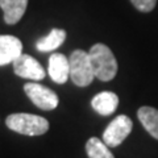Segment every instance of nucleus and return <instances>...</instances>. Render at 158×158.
<instances>
[{
    "instance_id": "nucleus-1",
    "label": "nucleus",
    "mask_w": 158,
    "mask_h": 158,
    "mask_svg": "<svg viewBox=\"0 0 158 158\" xmlns=\"http://www.w3.org/2000/svg\"><path fill=\"white\" fill-rule=\"evenodd\" d=\"M94 74L103 82L112 81L117 73L116 58L111 49L104 44H95L88 52Z\"/></svg>"
},
{
    "instance_id": "nucleus-2",
    "label": "nucleus",
    "mask_w": 158,
    "mask_h": 158,
    "mask_svg": "<svg viewBox=\"0 0 158 158\" xmlns=\"http://www.w3.org/2000/svg\"><path fill=\"white\" fill-rule=\"evenodd\" d=\"M11 131L24 136H41L49 131V121L45 117L32 113H12L6 118Z\"/></svg>"
},
{
    "instance_id": "nucleus-3",
    "label": "nucleus",
    "mask_w": 158,
    "mask_h": 158,
    "mask_svg": "<svg viewBox=\"0 0 158 158\" xmlns=\"http://www.w3.org/2000/svg\"><path fill=\"white\" fill-rule=\"evenodd\" d=\"M69 65H70V78L74 85L78 87H87L91 85L95 74L87 52L81 49L74 50L69 58Z\"/></svg>"
},
{
    "instance_id": "nucleus-4",
    "label": "nucleus",
    "mask_w": 158,
    "mask_h": 158,
    "mask_svg": "<svg viewBox=\"0 0 158 158\" xmlns=\"http://www.w3.org/2000/svg\"><path fill=\"white\" fill-rule=\"evenodd\" d=\"M133 123L128 116L120 115L108 124L103 133V142L108 148H116L121 144L132 132Z\"/></svg>"
},
{
    "instance_id": "nucleus-5",
    "label": "nucleus",
    "mask_w": 158,
    "mask_h": 158,
    "mask_svg": "<svg viewBox=\"0 0 158 158\" xmlns=\"http://www.w3.org/2000/svg\"><path fill=\"white\" fill-rule=\"evenodd\" d=\"M24 91L31 99V102L42 111H52L57 108L59 99L53 90L38 83H27L24 86Z\"/></svg>"
},
{
    "instance_id": "nucleus-6",
    "label": "nucleus",
    "mask_w": 158,
    "mask_h": 158,
    "mask_svg": "<svg viewBox=\"0 0 158 158\" xmlns=\"http://www.w3.org/2000/svg\"><path fill=\"white\" fill-rule=\"evenodd\" d=\"M13 71L17 77L31 81H42L45 78V70L36 58L29 54H20V56L12 62Z\"/></svg>"
},
{
    "instance_id": "nucleus-7",
    "label": "nucleus",
    "mask_w": 158,
    "mask_h": 158,
    "mask_svg": "<svg viewBox=\"0 0 158 158\" xmlns=\"http://www.w3.org/2000/svg\"><path fill=\"white\" fill-rule=\"evenodd\" d=\"M49 77L53 82L63 85L70 77V65L69 58L61 53H53L49 58Z\"/></svg>"
},
{
    "instance_id": "nucleus-8",
    "label": "nucleus",
    "mask_w": 158,
    "mask_h": 158,
    "mask_svg": "<svg viewBox=\"0 0 158 158\" xmlns=\"http://www.w3.org/2000/svg\"><path fill=\"white\" fill-rule=\"evenodd\" d=\"M23 53V44L15 36H0V66L12 63Z\"/></svg>"
},
{
    "instance_id": "nucleus-9",
    "label": "nucleus",
    "mask_w": 158,
    "mask_h": 158,
    "mask_svg": "<svg viewBox=\"0 0 158 158\" xmlns=\"http://www.w3.org/2000/svg\"><path fill=\"white\" fill-rule=\"evenodd\" d=\"M91 106L94 111L102 116H110L117 110L118 98L116 94L111 91H103L95 95L91 100Z\"/></svg>"
},
{
    "instance_id": "nucleus-10",
    "label": "nucleus",
    "mask_w": 158,
    "mask_h": 158,
    "mask_svg": "<svg viewBox=\"0 0 158 158\" xmlns=\"http://www.w3.org/2000/svg\"><path fill=\"white\" fill-rule=\"evenodd\" d=\"M28 0H0V8L4 13V21L8 25L19 23L27 11Z\"/></svg>"
},
{
    "instance_id": "nucleus-11",
    "label": "nucleus",
    "mask_w": 158,
    "mask_h": 158,
    "mask_svg": "<svg viewBox=\"0 0 158 158\" xmlns=\"http://www.w3.org/2000/svg\"><path fill=\"white\" fill-rule=\"evenodd\" d=\"M65 40H66V32L63 31V29L54 28V29H52L48 36L38 40L36 44V48L42 53L53 52L61 46L62 44L65 42Z\"/></svg>"
},
{
    "instance_id": "nucleus-12",
    "label": "nucleus",
    "mask_w": 158,
    "mask_h": 158,
    "mask_svg": "<svg viewBox=\"0 0 158 158\" xmlns=\"http://www.w3.org/2000/svg\"><path fill=\"white\" fill-rule=\"evenodd\" d=\"M142 127L158 140V110L153 107H141L137 112Z\"/></svg>"
},
{
    "instance_id": "nucleus-13",
    "label": "nucleus",
    "mask_w": 158,
    "mask_h": 158,
    "mask_svg": "<svg viewBox=\"0 0 158 158\" xmlns=\"http://www.w3.org/2000/svg\"><path fill=\"white\" fill-rule=\"evenodd\" d=\"M88 158H115L108 146L98 137H91L86 144Z\"/></svg>"
},
{
    "instance_id": "nucleus-14",
    "label": "nucleus",
    "mask_w": 158,
    "mask_h": 158,
    "mask_svg": "<svg viewBox=\"0 0 158 158\" xmlns=\"http://www.w3.org/2000/svg\"><path fill=\"white\" fill-rule=\"evenodd\" d=\"M132 4L141 12H150L154 9L157 0H131Z\"/></svg>"
}]
</instances>
